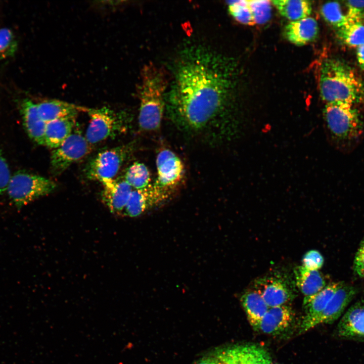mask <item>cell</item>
Returning a JSON list of instances; mask_svg holds the SVG:
<instances>
[{"label": "cell", "instance_id": "cell-37", "mask_svg": "<svg viewBox=\"0 0 364 364\" xmlns=\"http://www.w3.org/2000/svg\"><path fill=\"white\" fill-rule=\"evenodd\" d=\"M195 364H223L215 356L207 357L196 362Z\"/></svg>", "mask_w": 364, "mask_h": 364}, {"label": "cell", "instance_id": "cell-19", "mask_svg": "<svg viewBox=\"0 0 364 364\" xmlns=\"http://www.w3.org/2000/svg\"><path fill=\"white\" fill-rule=\"evenodd\" d=\"M340 283L341 282L329 284L316 294L304 298L303 306L305 315L301 324L307 323L317 316L324 310Z\"/></svg>", "mask_w": 364, "mask_h": 364}, {"label": "cell", "instance_id": "cell-26", "mask_svg": "<svg viewBox=\"0 0 364 364\" xmlns=\"http://www.w3.org/2000/svg\"><path fill=\"white\" fill-rule=\"evenodd\" d=\"M324 20L336 30L345 25L348 20L339 3L330 2L324 4L321 9Z\"/></svg>", "mask_w": 364, "mask_h": 364}, {"label": "cell", "instance_id": "cell-8", "mask_svg": "<svg viewBox=\"0 0 364 364\" xmlns=\"http://www.w3.org/2000/svg\"><path fill=\"white\" fill-rule=\"evenodd\" d=\"M157 177L153 184L173 196L185 178V169L180 158L168 149L161 150L156 159Z\"/></svg>", "mask_w": 364, "mask_h": 364}, {"label": "cell", "instance_id": "cell-30", "mask_svg": "<svg viewBox=\"0 0 364 364\" xmlns=\"http://www.w3.org/2000/svg\"><path fill=\"white\" fill-rule=\"evenodd\" d=\"M17 49V43L12 31L0 29V60L13 56Z\"/></svg>", "mask_w": 364, "mask_h": 364}, {"label": "cell", "instance_id": "cell-39", "mask_svg": "<svg viewBox=\"0 0 364 364\" xmlns=\"http://www.w3.org/2000/svg\"><path fill=\"white\" fill-rule=\"evenodd\" d=\"M361 21H364V13L363 14V15H362V16Z\"/></svg>", "mask_w": 364, "mask_h": 364}, {"label": "cell", "instance_id": "cell-28", "mask_svg": "<svg viewBox=\"0 0 364 364\" xmlns=\"http://www.w3.org/2000/svg\"><path fill=\"white\" fill-rule=\"evenodd\" d=\"M255 24H262L269 20L271 16V1H248Z\"/></svg>", "mask_w": 364, "mask_h": 364}, {"label": "cell", "instance_id": "cell-12", "mask_svg": "<svg viewBox=\"0 0 364 364\" xmlns=\"http://www.w3.org/2000/svg\"><path fill=\"white\" fill-rule=\"evenodd\" d=\"M101 183L102 202L111 213L122 215L133 189L123 178L105 180Z\"/></svg>", "mask_w": 364, "mask_h": 364}, {"label": "cell", "instance_id": "cell-7", "mask_svg": "<svg viewBox=\"0 0 364 364\" xmlns=\"http://www.w3.org/2000/svg\"><path fill=\"white\" fill-rule=\"evenodd\" d=\"M134 150V144L131 143L99 153L86 165V176L101 183L114 179Z\"/></svg>", "mask_w": 364, "mask_h": 364}, {"label": "cell", "instance_id": "cell-29", "mask_svg": "<svg viewBox=\"0 0 364 364\" xmlns=\"http://www.w3.org/2000/svg\"><path fill=\"white\" fill-rule=\"evenodd\" d=\"M268 311L272 315L281 332L289 327L294 318L292 308L287 305L269 308Z\"/></svg>", "mask_w": 364, "mask_h": 364}, {"label": "cell", "instance_id": "cell-4", "mask_svg": "<svg viewBox=\"0 0 364 364\" xmlns=\"http://www.w3.org/2000/svg\"><path fill=\"white\" fill-rule=\"evenodd\" d=\"M87 113L90 120L84 136L91 145L124 133L129 128L130 117L126 113L105 106L89 109Z\"/></svg>", "mask_w": 364, "mask_h": 364}, {"label": "cell", "instance_id": "cell-11", "mask_svg": "<svg viewBox=\"0 0 364 364\" xmlns=\"http://www.w3.org/2000/svg\"><path fill=\"white\" fill-rule=\"evenodd\" d=\"M357 292V289L355 286L341 282L324 310L309 321L301 324L299 333H304L318 325L331 323L338 319Z\"/></svg>", "mask_w": 364, "mask_h": 364}, {"label": "cell", "instance_id": "cell-34", "mask_svg": "<svg viewBox=\"0 0 364 364\" xmlns=\"http://www.w3.org/2000/svg\"><path fill=\"white\" fill-rule=\"evenodd\" d=\"M11 178L8 163L0 154V195L7 191Z\"/></svg>", "mask_w": 364, "mask_h": 364}, {"label": "cell", "instance_id": "cell-36", "mask_svg": "<svg viewBox=\"0 0 364 364\" xmlns=\"http://www.w3.org/2000/svg\"><path fill=\"white\" fill-rule=\"evenodd\" d=\"M356 57L360 67L364 71V44L357 48Z\"/></svg>", "mask_w": 364, "mask_h": 364}, {"label": "cell", "instance_id": "cell-5", "mask_svg": "<svg viewBox=\"0 0 364 364\" xmlns=\"http://www.w3.org/2000/svg\"><path fill=\"white\" fill-rule=\"evenodd\" d=\"M56 188V184L50 179L19 172L11 176L7 191L11 201L20 208L52 193Z\"/></svg>", "mask_w": 364, "mask_h": 364}, {"label": "cell", "instance_id": "cell-31", "mask_svg": "<svg viewBox=\"0 0 364 364\" xmlns=\"http://www.w3.org/2000/svg\"><path fill=\"white\" fill-rule=\"evenodd\" d=\"M324 258L317 250H311L307 252L302 259V266L309 270L320 269L324 264Z\"/></svg>", "mask_w": 364, "mask_h": 364}, {"label": "cell", "instance_id": "cell-10", "mask_svg": "<svg viewBox=\"0 0 364 364\" xmlns=\"http://www.w3.org/2000/svg\"><path fill=\"white\" fill-rule=\"evenodd\" d=\"M172 197L153 183L143 189H133L122 216L130 218L139 217L162 207Z\"/></svg>", "mask_w": 364, "mask_h": 364}, {"label": "cell", "instance_id": "cell-33", "mask_svg": "<svg viewBox=\"0 0 364 364\" xmlns=\"http://www.w3.org/2000/svg\"><path fill=\"white\" fill-rule=\"evenodd\" d=\"M353 270L355 275L364 277V236L355 255Z\"/></svg>", "mask_w": 364, "mask_h": 364}, {"label": "cell", "instance_id": "cell-27", "mask_svg": "<svg viewBox=\"0 0 364 364\" xmlns=\"http://www.w3.org/2000/svg\"><path fill=\"white\" fill-rule=\"evenodd\" d=\"M231 16L238 22L245 25L255 24L248 1H233L228 2Z\"/></svg>", "mask_w": 364, "mask_h": 364}, {"label": "cell", "instance_id": "cell-23", "mask_svg": "<svg viewBox=\"0 0 364 364\" xmlns=\"http://www.w3.org/2000/svg\"><path fill=\"white\" fill-rule=\"evenodd\" d=\"M337 35L347 46L358 48L364 44V23L361 21H348L337 30Z\"/></svg>", "mask_w": 364, "mask_h": 364}, {"label": "cell", "instance_id": "cell-15", "mask_svg": "<svg viewBox=\"0 0 364 364\" xmlns=\"http://www.w3.org/2000/svg\"><path fill=\"white\" fill-rule=\"evenodd\" d=\"M318 33L316 20L307 17L295 21H291L286 26L285 33L287 39L297 46H303L313 41Z\"/></svg>", "mask_w": 364, "mask_h": 364}, {"label": "cell", "instance_id": "cell-20", "mask_svg": "<svg viewBox=\"0 0 364 364\" xmlns=\"http://www.w3.org/2000/svg\"><path fill=\"white\" fill-rule=\"evenodd\" d=\"M295 278L297 286L304 297L316 294L328 285L324 275L318 270H309L302 266L296 269Z\"/></svg>", "mask_w": 364, "mask_h": 364}, {"label": "cell", "instance_id": "cell-9", "mask_svg": "<svg viewBox=\"0 0 364 364\" xmlns=\"http://www.w3.org/2000/svg\"><path fill=\"white\" fill-rule=\"evenodd\" d=\"M85 136L76 130H73L61 145L53 149L50 161L53 173L61 174L86 156L92 150Z\"/></svg>", "mask_w": 364, "mask_h": 364}, {"label": "cell", "instance_id": "cell-35", "mask_svg": "<svg viewBox=\"0 0 364 364\" xmlns=\"http://www.w3.org/2000/svg\"><path fill=\"white\" fill-rule=\"evenodd\" d=\"M215 356L223 364H238L232 347L218 351Z\"/></svg>", "mask_w": 364, "mask_h": 364}, {"label": "cell", "instance_id": "cell-21", "mask_svg": "<svg viewBox=\"0 0 364 364\" xmlns=\"http://www.w3.org/2000/svg\"><path fill=\"white\" fill-rule=\"evenodd\" d=\"M241 302L248 320L254 328L267 312L269 307L255 289L244 292L241 297Z\"/></svg>", "mask_w": 364, "mask_h": 364}, {"label": "cell", "instance_id": "cell-22", "mask_svg": "<svg viewBox=\"0 0 364 364\" xmlns=\"http://www.w3.org/2000/svg\"><path fill=\"white\" fill-rule=\"evenodd\" d=\"M280 14L291 21L309 17L312 7L306 0H275L271 2Z\"/></svg>", "mask_w": 364, "mask_h": 364}, {"label": "cell", "instance_id": "cell-1", "mask_svg": "<svg viewBox=\"0 0 364 364\" xmlns=\"http://www.w3.org/2000/svg\"><path fill=\"white\" fill-rule=\"evenodd\" d=\"M230 63L196 49L181 59L170 93L168 116L186 138L210 147L238 137L242 126L231 99L234 69Z\"/></svg>", "mask_w": 364, "mask_h": 364}, {"label": "cell", "instance_id": "cell-16", "mask_svg": "<svg viewBox=\"0 0 364 364\" xmlns=\"http://www.w3.org/2000/svg\"><path fill=\"white\" fill-rule=\"evenodd\" d=\"M339 336L344 338L364 337V304L351 306L341 318L337 327Z\"/></svg>", "mask_w": 364, "mask_h": 364}, {"label": "cell", "instance_id": "cell-24", "mask_svg": "<svg viewBox=\"0 0 364 364\" xmlns=\"http://www.w3.org/2000/svg\"><path fill=\"white\" fill-rule=\"evenodd\" d=\"M232 348L238 364H265L267 352L259 346L247 344Z\"/></svg>", "mask_w": 364, "mask_h": 364}, {"label": "cell", "instance_id": "cell-13", "mask_svg": "<svg viewBox=\"0 0 364 364\" xmlns=\"http://www.w3.org/2000/svg\"><path fill=\"white\" fill-rule=\"evenodd\" d=\"M254 289L260 293L269 308L286 305L293 297L287 284L274 277L256 280Z\"/></svg>", "mask_w": 364, "mask_h": 364}, {"label": "cell", "instance_id": "cell-25", "mask_svg": "<svg viewBox=\"0 0 364 364\" xmlns=\"http://www.w3.org/2000/svg\"><path fill=\"white\" fill-rule=\"evenodd\" d=\"M123 178L133 189L144 188L151 183V174L148 167L141 162L131 164L126 170Z\"/></svg>", "mask_w": 364, "mask_h": 364}, {"label": "cell", "instance_id": "cell-38", "mask_svg": "<svg viewBox=\"0 0 364 364\" xmlns=\"http://www.w3.org/2000/svg\"><path fill=\"white\" fill-rule=\"evenodd\" d=\"M265 363V364H278L272 360L268 352L266 355Z\"/></svg>", "mask_w": 364, "mask_h": 364}, {"label": "cell", "instance_id": "cell-17", "mask_svg": "<svg viewBox=\"0 0 364 364\" xmlns=\"http://www.w3.org/2000/svg\"><path fill=\"white\" fill-rule=\"evenodd\" d=\"M41 118L46 122L60 118L76 117L80 112L87 113L89 108L58 100H46L37 104Z\"/></svg>", "mask_w": 364, "mask_h": 364}, {"label": "cell", "instance_id": "cell-32", "mask_svg": "<svg viewBox=\"0 0 364 364\" xmlns=\"http://www.w3.org/2000/svg\"><path fill=\"white\" fill-rule=\"evenodd\" d=\"M345 4L347 8L346 15L348 21H361L364 13V1H347Z\"/></svg>", "mask_w": 364, "mask_h": 364}, {"label": "cell", "instance_id": "cell-3", "mask_svg": "<svg viewBox=\"0 0 364 364\" xmlns=\"http://www.w3.org/2000/svg\"><path fill=\"white\" fill-rule=\"evenodd\" d=\"M140 85L139 127L143 131L157 130L165 108V77L161 69L147 65L142 70Z\"/></svg>", "mask_w": 364, "mask_h": 364}, {"label": "cell", "instance_id": "cell-18", "mask_svg": "<svg viewBox=\"0 0 364 364\" xmlns=\"http://www.w3.org/2000/svg\"><path fill=\"white\" fill-rule=\"evenodd\" d=\"M76 117L60 118L47 123L45 146L53 149L61 145L73 131Z\"/></svg>", "mask_w": 364, "mask_h": 364}, {"label": "cell", "instance_id": "cell-14", "mask_svg": "<svg viewBox=\"0 0 364 364\" xmlns=\"http://www.w3.org/2000/svg\"><path fill=\"white\" fill-rule=\"evenodd\" d=\"M21 111L25 129L29 138L39 145L45 146L47 123L40 117L37 105L29 99L23 100Z\"/></svg>", "mask_w": 364, "mask_h": 364}, {"label": "cell", "instance_id": "cell-6", "mask_svg": "<svg viewBox=\"0 0 364 364\" xmlns=\"http://www.w3.org/2000/svg\"><path fill=\"white\" fill-rule=\"evenodd\" d=\"M354 105L335 102L327 103L324 115L328 128L335 137L342 140L358 136L362 124Z\"/></svg>", "mask_w": 364, "mask_h": 364}, {"label": "cell", "instance_id": "cell-2", "mask_svg": "<svg viewBox=\"0 0 364 364\" xmlns=\"http://www.w3.org/2000/svg\"><path fill=\"white\" fill-rule=\"evenodd\" d=\"M319 88L327 102L354 105L364 101V83L346 63L336 58H328L321 64Z\"/></svg>", "mask_w": 364, "mask_h": 364}]
</instances>
